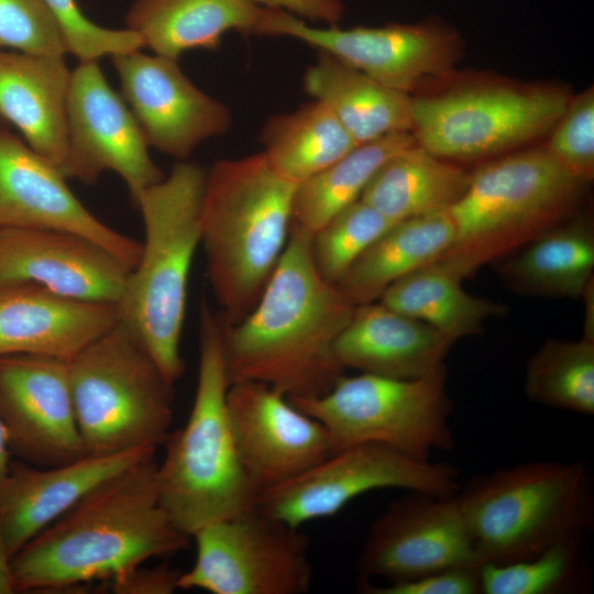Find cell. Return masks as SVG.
I'll use <instances>...</instances> for the list:
<instances>
[{
    "mask_svg": "<svg viewBox=\"0 0 594 594\" xmlns=\"http://www.w3.org/2000/svg\"><path fill=\"white\" fill-rule=\"evenodd\" d=\"M68 152L63 174L88 184L111 170L125 183L133 201L165 175L152 161L132 111L108 84L98 62L72 72L67 97Z\"/></svg>",
    "mask_w": 594,
    "mask_h": 594,
    "instance_id": "obj_15",
    "label": "cell"
},
{
    "mask_svg": "<svg viewBox=\"0 0 594 594\" xmlns=\"http://www.w3.org/2000/svg\"><path fill=\"white\" fill-rule=\"evenodd\" d=\"M263 35L296 38L408 95L422 80L448 74L461 47L459 33L439 20L376 28H317L277 9L268 10Z\"/></svg>",
    "mask_w": 594,
    "mask_h": 594,
    "instance_id": "obj_13",
    "label": "cell"
},
{
    "mask_svg": "<svg viewBox=\"0 0 594 594\" xmlns=\"http://www.w3.org/2000/svg\"><path fill=\"white\" fill-rule=\"evenodd\" d=\"M0 228L53 229L86 237L132 271L142 243L95 217L72 193L66 176L21 138L0 128Z\"/></svg>",
    "mask_w": 594,
    "mask_h": 594,
    "instance_id": "obj_19",
    "label": "cell"
},
{
    "mask_svg": "<svg viewBox=\"0 0 594 594\" xmlns=\"http://www.w3.org/2000/svg\"><path fill=\"white\" fill-rule=\"evenodd\" d=\"M63 38L67 53L79 63L97 61L144 47L139 34L125 30H112L89 20L77 0H45Z\"/></svg>",
    "mask_w": 594,
    "mask_h": 594,
    "instance_id": "obj_37",
    "label": "cell"
},
{
    "mask_svg": "<svg viewBox=\"0 0 594 594\" xmlns=\"http://www.w3.org/2000/svg\"><path fill=\"white\" fill-rule=\"evenodd\" d=\"M416 143L410 131H403L355 146L296 186L293 223L312 235L331 218L361 199L372 177L389 157Z\"/></svg>",
    "mask_w": 594,
    "mask_h": 594,
    "instance_id": "obj_32",
    "label": "cell"
},
{
    "mask_svg": "<svg viewBox=\"0 0 594 594\" xmlns=\"http://www.w3.org/2000/svg\"><path fill=\"white\" fill-rule=\"evenodd\" d=\"M361 199L350 205L310 240V254L320 276L336 285L353 263L393 224Z\"/></svg>",
    "mask_w": 594,
    "mask_h": 594,
    "instance_id": "obj_35",
    "label": "cell"
},
{
    "mask_svg": "<svg viewBox=\"0 0 594 594\" xmlns=\"http://www.w3.org/2000/svg\"><path fill=\"white\" fill-rule=\"evenodd\" d=\"M570 97L549 87L480 85L411 98V133L443 160L495 155L553 128Z\"/></svg>",
    "mask_w": 594,
    "mask_h": 594,
    "instance_id": "obj_10",
    "label": "cell"
},
{
    "mask_svg": "<svg viewBox=\"0 0 594 594\" xmlns=\"http://www.w3.org/2000/svg\"><path fill=\"white\" fill-rule=\"evenodd\" d=\"M155 451L87 454L57 466L10 463L0 480V525L10 557L96 486Z\"/></svg>",
    "mask_w": 594,
    "mask_h": 594,
    "instance_id": "obj_21",
    "label": "cell"
},
{
    "mask_svg": "<svg viewBox=\"0 0 594 594\" xmlns=\"http://www.w3.org/2000/svg\"><path fill=\"white\" fill-rule=\"evenodd\" d=\"M583 185L546 148L495 160L449 208L457 239L440 256L466 277L566 220Z\"/></svg>",
    "mask_w": 594,
    "mask_h": 594,
    "instance_id": "obj_7",
    "label": "cell"
},
{
    "mask_svg": "<svg viewBox=\"0 0 594 594\" xmlns=\"http://www.w3.org/2000/svg\"><path fill=\"white\" fill-rule=\"evenodd\" d=\"M479 570L458 566L386 585L360 581L359 590L366 594H477L481 593Z\"/></svg>",
    "mask_w": 594,
    "mask_h": 594,
    "instance_id": "obj_39",
    "label": "cell"
},
{
    "mask_svg": "<svg viewBox=\"0 0 594 594\" xmlns=\"http://www.w3.org/2000/svg\"><path fill=\"white\" fill-rule=\"evenodd\" d=\"M310 240L292 222L283 255L254 308L235 324L221 318L230 384L260 382L286 397H317L344 375L334 343L355 306L320 276Z\"/></svg>",
    "mask_w": 594,
    "mask_h": 594,
    "instance_id": "obj_2",
    "label": "cell"
},
{
    "mask_svg": "<svg viewBox=\"0 0 594 594\" xmlns=\"http://www.w3.org/2000/svg\"><path fill=\"white\" fill-rule=\"evenodd\" d=\"M182 572L167 564L155 568L140 564L105 581V584L119 594H169L178 588Z\"/></svg>",
    "mask_w": 594,
    "mask_h": 594,
    "instance_id": "obj_40",
    "label": "cell"
},
{
    "mask_svg": "<svg viewBox=\"0 0 594 594\" xmlns=\"http://www.w3.org/2000/svg\"><path fill=\"white\" fill-rule=\"evenodd\" d=\"M463 274L439 256L391 285L378 301L421 320L452 341L476 336L483 323L504 312V306L473 296L462 287Z\"/></svg>",
    "mask_w": 594,
    "mask_h": 594,
    "instance_id": "obj_30",
    "label": "cell"
},
{
    "mask_svg": "<svg viewBox=\"0 0 594 594\" xmlns=\"http://www.w3.org/2000/svg\"><path fill=\"white\" fill-rule=\"evenodd\" d=\"M72 70L64 56L0 48V121L63 173L68 152L67 97Z\"/></svg>",
    "mask_w": 594,
    "mask_h": 594,
    "instance_id": "obj_24",
    "label": "cell"
},
{
    "mask_svg": "<svg viewBox=\"0 0 594 594\" xmlns=\"http://www.w3.org/2000/svg\"><path fill=\"white\" fill-rule=\"evenodd\" d=\"M480 566L532 558L585 539L594 493L585 461L529 462L472 477L454 496Z\"/></svg>",
    "mask_w": 594,
    "mask_h": 594,
    "instance_id": "obj_6",
    "label": "cell"
},
{
    "mask_svg": "<svg viewBox=\"0 0 594 594\" xmlns=\"http://www.w3.org/2000/svg\"><path fill=\"white\" fill-rule=\"evenodd\" d=\"M453 343L432 326L377 300L354 307L334 353L344 369L414 380L443 366Z\"/></svg>",
    "mask_w": 594,
    "mask_h": 594,
    "instance_id": "obj_23",
    "label": "cell"
},
{
    "mask_svg": "<svg viewBox=\"0 0 594 594\" xmlns=\"http://www.w3.org/2000/svg\"><path fill=\"white\" fill-rule=\"evenodd\" d=\"M0 48L37 55L67 53L45 0H0Z\"/></svg>",
    "mask_w": 594,
    "mask_h": 594,
    "instance_id": "obj_38",
    "label": "cell"
},
{
    "mask_svg": "<svg viewBox=\"0 0 594 594\" xmlns=\"http://www.w3.org/2000/svg\"><path fill=\"white\" fill-rule=\"evenodd\" d=\"M193 568L178 588L213 594H304L312 580L307 536L256 507L217 520L191 536Z\"/></svg>",
    "mask_w": 594,
    "mask_h": 594,
    "instance_id": "obj_11",
    "label": "cell"
},
{
    "mask_svg": "<svg viewBox=\"0 0 594 594\" xmlns=\"http://www.w3.org/2000/svg\"><path fill=\"white\" fill-rule=\"evenodd\" d=\"M267 12L252 0H135L127 29L155 55L178 59L187 51L218 48L230 31L262 35Z\"/></svg>",
    "mask_w": 594,
    "mask_h": 594,
    "instance_id": "obj_25",
    "label": "cell"
},
{
    "mask_svg": "<svg viewBox=\"0 0 594 594\" xmlns=\"http://www.w3.org/2000/svg\"><path fill=\"white\" fill-rule=\"evenodd\" d=\"M271 9L283 10L299 19L324 22L327 26L338 25L344 13L341 0H252Z\"/></svg>",
    "mask_w": 594,
    "mask_h": 594,
    "instance_id": "obj_41",
    "label": "cell"
},
{
    "mask_svg": "<svg viewBox=\"0 0 594 594\" xmlns=\"http://www.w3.org/2000/svg\"><path fill=\"white\" fill-rule=\"evenodd\" d=\"M584 539L565 540L525 560L480 566L483 594H558L575 590L583 576Z\"/></svg>",
    "mask_w": 594,
    "mask_h": 594,
    "instance_id": "obj_34",
    "label": "cell"
},
{
    "mask_svg": "<svg viewBox=\"0 0 594 594\" xmlns=\"http://www.w3.org/2000/svg\"><path fill=\"white\" fill-rule=\"evenodd\" d=\"M296 186L263 152L206 172L200 244L224 323L246 317L272 277L288 241Z\"/></svg>",
    "mask_w": 594,
    "mask_h": 594,
    "instance_id": "obj_3",
    "label": "cell"
},
{
    "mask_svg": "<svg viewBox=\"0 0 594 594\" xmlns=\"http://www.w3.org/2000/svg\"><path fill=\"white\" fill-rule=\"evenodd\" d=\"M3 127H6V124L0 121V128H3Z\"/></svg>",
    "mask_w": 594,
    "mask_h": 594,
    "instance_id": "obj_44",
    "label": "cell"
},
{
    "mask_svg": "<svg viewBox=\"0 0 594 594\" xmlns=\"http://www.w3.org/2000/svg\"><path fill=\"white\" fill-rule=\"evenodd\" d=\"M453 465L419 461L381 443L343 448L302 473L257 494L255 507L293 527L339 513L355 497L402 488L453 497L460 490Z\"/></svg>",
    "mask_w": 594,
    "mask_h": 594,
    "instance_id": "obj_12",
    "label": "cell"
},
{
    "mask_svg": "<svg viewBox=\"0 0 594 594\" xmlns=\"http://www.w3.org/2000/svg\"><path fill=\"white\" fill-rule=\"evenodd\" d=\"M119 321L117 304L68 298L34 285L0 288V356L70 362Z\"/></svg>",
    "mask_w": 594,
    "mask_h": 594,
    "instance_id": "obj_22",
    "label": "cell"
},
{
    "mask_svg": "<svg viewBox=\"0 0 594 594\" xmlns=\"http://www.w3.org/2000/svg\"><path fill=\"white\" fill-rule=\"evenodd\" d=\"M10 559L11 557L8 552L0 525V594L14 593L10 571Z\"/></svg>",
    "mask_w": 594,
    "mask_h": 594,
    "instance_id": "obj_42",
    "label": "cell"
},
{
    "mask_svg": "<svg viewBox=\"0 0 594 594\" xmlns=\"http://www.w3.org/2000/svg\"><path fill=\"white\" fill-rule=\"evenodd\" d=\"M0 419L11 454L25 463L57 466L87 455L68 362L34 354L1 355Z\"/></svg>",
    "mask_w": 594,
    "mask_h": 594,
    "instance_id": "obj_16",
    "label": "cell"
},
{
    "mask_svg": "<svg viewBox=\"0 0 594 594\" xmlns=\"http://www.w3.org/2000/svg\"><path fill=\"white\" fill-rule=\"evenodd\" d=\"M547 152L574 178L586 184L594 176V91L570 98L553 125Z\"/></svg>",
    "mask_w": 594,
    "mask_h": 594,
    "instance_id": "obj_36",
    "label": "cell"
},
{
    "mask_svg": "<svg viewBox=\"0 0 594 594\" xmlns=\"http://www.w3.org/2000/svg\"><path fill=\"white\" fill-rule=\"evenodd\" d=\"M480 563L455 497L407 491L371 524L355 562L360 581L387 583Z\"/></svg>",
    "mask_w": 594,
    "mask_h": 594,
    "instance_id": "obj_14",
    "label": "cell"
},
{
    "mask_svg": "<svg viewBox=\"0 0 594 594\" xmlns=\"http://www.w3.org/2000/svg\"><path fill=\"white\" fill-rule=\"evenodd\" d=\"M469 179L464 169L416 143L380 167L361 200L398 222L449 209L462 196Z\"/></svg>",
    "mask_w": 594,
    "mask_h": 594,
    "instance_id": "obj_29",
    "label": "cell"
},
{
    "mask_svg": "<svg viewBox=\"0 0 594 594\" xmlns=\"http://www.w3.org/2000/svg\"><path fill=\"white\" fill-rule=\"evenodd\" d=\"M76 419L87 454L163 444L174 383L122 321L68 362Z\"/></svg>",
    "mask_w": 594,
    "mask_h": 594,
    "instance_id": "obj_8",
    "label": "cell"
},
{
    "mask_svg": "<svg viewBox=\"0 0 594 594\" xmlns=\"http://www.w3.org/2000/svg\"><path fill=\"white\" fill-rule=\"evenodd\" d=\"M260 138L273 168L296 185L358 146L330 109L315 99L295 111L270 118Z\"/></svg>",
    "mask_w": 594,
    "mask_h": 594,
    "instance_id": "obj_31",
    "label": "cell"
},
{
    "mask_svg": "<svg viewBox=\"0 0 594 594\" xmlns=\"http://www.w3.org/2000/svg\"><path fill=\"white\" fill-rule=\"evenodd\" d=\"M205 180L201 166L180 161L138 196L144 241L117 304L119 320L139 336L174 384L185 371L180 340L189 274L200 245Z\"/></svg>",
    "mask_w": 594,
    "mask_h": 594,
    "instance_id": "obj_5",
    "label": "cell"
},
{
    "mask_svg": "<svg viewBox=\"0 0 594 594\" xmlns=\"http://www.w3.org/2000/svg\"><path fill=\"white\" fill-rule=\"evenodd\" d=\"M155 453L106 480L10 559L15 592H61L107 581L189 543L162 508Z\"/></svg>",
    "mask_w": 594,
    "mask_h": 594,
    "instance_id": "obj_1",
    "label": "cell"
},
{
    "mask_svg": "<svg viewBox=\"0 0 594 594\" xmlns=\"http://www.w3.org/2000/svg\"><path fill=\"white\" fill-rule=\"evenodd\" d=\"M455 239L449 209L398 221L353 263L336 287L352 306L377 301L395 282L448 251Z\"/></svg>",
    "mask_w": 594,
    "mask_h": 594,
    "instance_id": "obj_27",
    "label": "cell"
},
{
    "mask_svg": "<svg viewBox=\"0 0 594 594\" xmlns=\"http://www.w3.org/2000/svg\"><path fill=\"white\" fill-rule=\"evenodd\" d=\"M122 98L148 144L184 161L208 139L231 124L226 105L198 89L177 59L140 50L111 56Z\"/></svg>",
    "mask_w": 594,
    "mask_h": 594,
    "instance_id": "obj_17",
    "label": "cell"
},
{
    "mask_svg": "<svg viewBox=\"0 0 594 594\" xmlns=\"http://www.w3.org/2000/svg\"><path fill=\"white\" fill-rule=\"evenodd\" d=\"M227 407L239 457L258 493L333 453L324 426L267 384H230Z\"/></svg>",
    "mask_w": 594,
    "mask_h": 594,
    "instance_id": "obj_18",
    "label": "cell"
},
{
    "mask_svg": "<svg viewBox=\"0 0 594 594\" xmlns=\"http://www.w3.org/2000/svg\"><path fill=\"white\" fill-rule=\"evenodd\" d=\"M519 249L499 266L504 282L518 293L575 298L593 280L594 224L588 216L571 217Z\"/></svg>",
    "mask_w": 594,
    "mask_h": 594,
    "instance_id": "obj_28",
    "label": "cell"
},
{
    "mask_svg": "<svg viewBox=\"0 0 594 594\" xmlns=\"http://www.w3.org/2000/svg\"><path fill=\"white\" fill-rule=\"evenodd\" d=\"M525 392L540 405L594 415V339H548L526 366Z\"/></svg>",
    "mask_w": 594,
    "mask_h": 594,
    "instance_id": "obj_33",
    "label": "cell"
},
{
    "mask_svg": "<svg viewBox=\"0 0 594 594\" xmlns=\"http://www.w3.org/2000/svg\"><path fill=\"white\" fill-rule=\"evenodd\" d=\"M229 386L221 317L202 302L195 399L185 426L166 437L165 457L156 468L160 504L189 538L207 524L255 508L258 492L241 462L230 425Z\"/></svg>",
    "mask_w": 594,
    "mask_h": 594,
    "instance_id": "obj_4",
    "label": "cell"
},
{
    "mask_svg": "<svg viewBox=\"0 0 594 594\" xmlns=\"http://www.w3.org/2000/svg\"><path fill=\"white\" fill-rule=\"evenodd\" d=\"M10 447L7 430L0 419V480L7 474L10 468Z\"/></svg>",
    "mask_w": 594,
    "mask_h": 594,
    "instance_id": "obj_43",
    "label": "cell"
},
{
    "mask_svg": "<svg viewBox=\"0 0 594 594\" xmlns=\"http://www.w3.org/2000/svg\"><path fill=\"white\" fill-rule=\"evenodd\" d=\"M129 272L109 250L86 237L0 228V288L29 284L68 298L118 304Z\"/></svg>",
    "mask_w": 594,
    "mask_h": 594,
    "instance_id": "obj_20",
    "label": "cell"
},
{
    "mask_svg": "<svg viewBox=\"0 0 594 594\" xmlns=\"http://www.w3.org/2000/svg\"><path fill=\"white\" fill-rule=\"evenodd\" d=\"M302 85L330 109L358 145L393 132H411L408 94L382 85L323 51H318Z\"/></svg>",
    "mask_w": 594,
    "mask_h": 594,
    "instance_id": "obj_26",
    "label": "cell"
},
{
    "mask_svg": "<svg viewBox=\"0 0 594 594\" xmlns=\"http://www.w3.org/2000/svg\"><path fill=\"white\" fill-rule=\"evenodd\" d=\"M446 382V365L414 380L361 373L342 375L321 396L287 398L324 426L333 453L373 442L430 461L433 450L448 451L454 443Z\"/></svg>",
    "mask_w": 594,
    "mask_h": 594,
    "instance_id": "obj_9",
    "label": "cell"
}]
</instances>
